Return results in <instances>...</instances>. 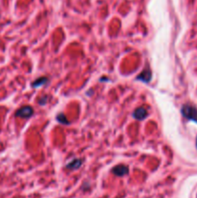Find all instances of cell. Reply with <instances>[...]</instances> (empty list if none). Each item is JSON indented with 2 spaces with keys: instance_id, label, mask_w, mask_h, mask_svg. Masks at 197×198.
I'll return each instance as SVG.
<instances>
[{
  "instance_id": "1",
  "label": "cell",
  "mask_w": 197,
  "mask_h": 198,
  "mask_svg": "<svg viewBox=\"0 0 197 198\" xmlns=\"http://www.w3.org/2000/svg\"><path fill=\"white\" fill-rule=\"evenodd\" d=\"M181 112L185 118H186L188 120L193 121L197 123V108L189 103H186L182 106Z\"/></svg>"
},
{
  "instance_id": "2",
  "label": "cell",
  "mask_w": 197,
  "mask_h": 198,
  "mask_svg": "<svg viewBox=\"0 0 197 198\" xmlns=\"http://www.w3.org/2000/svg\"><path fill=\"white\" fill-rule=\"evenodd\" d=\"M33 108L31 106H23L21 108H19V109L16 112V115L18 117H21V118H29L33 115Z\"/></svg>"
},
{
  "instance_id": "3",
  "label": "cell",
  "mask_w": 197,
  "mask_h": 198,
  "mask_svg": "<svg viewBox=\"0 0 197 198\" xmlns=\"http://www.w3.org/2000/svg\"><path fill=\"white\" fill-rule=\"evenodd\" d=\"M112 172L114 173L116 176H124L129 173V168L124 164H119L112 168Z\"/></svg>"
},
{
  "instance_id": "4",
  "label": "cell",
  "mask_w": 197,
  "mask_h": 198,
  "mask_svg": "<svg viewBox=\"0 0 197 198\" xmlns=\"http://www.w3.org/2000/svg\"><path fill=\"white\" fill-rule=\"evenodd\" d=\"M134 117L136 119V120H143V119H145L148 115V111L145 107H139V108H137V109L134 110Z\"/></svg>"
},
{
  "instance_id": "5",
  "label": "cell",
  "mask_w": 197,
  "mask_h": 198,
  "mask_svg": "<svg viewBox=\"0 0 197 198\" xmlns=\"http://www.w3.org/2000/svg\"><path fill=\"white\" fill-rule=\"evenodd\" d=\"M151 77H152V73L150 70H144L141 73H139L137 76V79L140 81H143V82H149L151 80Z\"/></svg>"
},
{
  "instance_id": "6",
  "label": "cell",
  "mask_w": 197,
  "mask_h": 198,
  "mask_svg": "<svg viewBox=\"0 0 197 198\" xmlns=\"http://www.w3.org/2000/svg\"><path fill=\"white\" fill-rule=\"evenodd\" d=\"M81 163H82L81 160H73L67 165V168H69V169H71V170L77 169V168H79L81 166Z\"/></svg>"
},
{
  "instance_id": "7",
  "label": "cell",
  "mask_w": 197,
  "mask_h": 198,
  "mask_svg": "<svg viewBox=\"0 0 197 198\" xmlns=\"http://www.w3.org/2000/svg\"><path fill=\"white\" fill-rule=\"evenodd\" d=\"M47 81V79L46 77H41V78H39L37 79L36 81H34L33 82V87H39V86H42L44 85L46 82Z\"/></svg>"
},
{
  "instance_id": "8",
  "label": "cell",
  "mask_w": 197,
  "mask_h": 198,
  "mask_svg": "<svg viewBox=\"0 0 197 198\" xmlns=\"http://www.w3.org/2000/svg\"><path fill=\"white\" fill-rule=\"evenodd\" d=\"M57 121H58L59 123H61V124H64V125H68V124H70L64 114H59V115L57 116Z\"/></svg>"
},
{
  "instance_id": "9",
  "label": "cell",
  "mask_w": 197,
  "mask_h": 198,
  "mask_svg": "<svg viewBox=\"0 0 197 198\" xmlns=\"http://www.w3.org/2000/svg\"><path fill=\"white\" fill-rule=\"evenodd\" d=\"M196 147H197V139H196Z\"/></svg>"
}]
</instances>
